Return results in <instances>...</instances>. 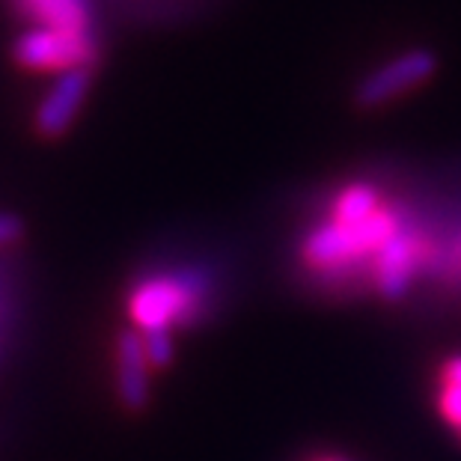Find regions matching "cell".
<instances>
[{"label":"cell","mask_w":461,"mask_h":461,"mask_svg":"<svg viewBox=\"0 0 461 461\" xmlns=\"http://www.w3.org/2000/svg\"><path fill=\"white\" fill-rule=\"evenodd\" d=\"M396 230H399L396 214L384 209V205L375 214H369L366 221L357 223L330 221L307 235V241H303V259L319 271L342 268V265H351L363 257L378 253Z\"/></svg>","instance_id":"1"},{"label":"cell","mask_w":461,"mask_h":461,"mask_svg":"<svg viewBox=\"0 0 461 461\" xmlns=\"http://www.w3.org/2000/svg\"><path fill=\"white\" fill-rule=\"evenodd\" d=\"M203 274L179 271V274H161V277L143 280L140 286L131 292V319L137 330H170L176 321L197 319L205 298Z\"/></svg>","instance_id":"2"},{"label":"cell","mask_w":461,"mask_h":461,"mask_svg":"<svg viewBox=\"0 0 461 461\" xmlns=\"http://www.w3.org/2000/svg\"><path fill=\"white\" fill-rule=\"evenodd\" d=\"M13 57L18 66L36 68V72H66V68L90 66L95 60V42L86 31L39 24L22 33L13 45Z\"/></svg>","instance_id":"3"},{"label":"cell","mask_w":461,"mask_h":461,"mask_svg":"<svg viewBox=\"0 0 461 461\" xmlns=\"http://www.w3.org/2000/svg\"><path fill=\"white\" fill-rule=\"evenodd\" d=\"M438 68V57L426 51V48H414V51H405L393 57L390 63H384L381 68H375L372 75H366L357 84L355 102L360 107H381L387 102L399 99V95L411 93L414 86L426 84Z\"/></svg>","instance_id":"4"},{"label":"cell","mask_w":461,"mask_h":461,"mask_svg":"<svg viewBox=\"0 0 461 461\" xmlns=\"http://www.w3.org/2000/svg\"><path fill=\"white\" fill-rule=\"evenodd\" d=\"M90 93V68H66L51 90L36 107V131L42 137H60L81 113V104Z\"/></svg>","instance_id":"5"},{"label":"cell","mask_w":461,"mask_h":461,"mask_svg":"<svg viewBox=\"0 0 461 461\" xmlns=\"http://www.w3.org/2000/svg\"><path fill=\"white\" fill-rule=\"evenodd\" d=\"M420 239L408 230H396L384 241V248L375 253V283L381 295L402 298L414 280V271L420 265Z\"/></svg>","instance_id":"6"},{"label":"cell","mask_w":461,"mask_h":461,"mask_svg":"<svg viewBox=\"0 0 461 461\" xmlns=\"http://www.w3.org/2000/svg\"><path fill=\"white\" fill-rule=\"evenodd\" d=\"M116 390L129 411H143L149 402V360L140 330H122L116 339Z\"/></svg>","instance_id":"7"},{"label":"cell","mask_w":461,"mask_h":461,"mask_svg":"<svg viewBox=\"0 0 461 461\" xmlns=\"http://www.w3.org/2000/svg\"><path fill=\"white\" fill-rule=\"evenodd\" d=\"M27 15H33L39 24L68 27V31H86L90 9L86 0H18Z\"/></svg>","instance_id":"8"},{"label":"cell","mask_w":461,"mask_h":461,"mask_svg":"<svg viewBox=\"0 0 461 461\" xmlns=\"http://www.w3.org/2000/svg\"><path fill=\"white\" fill-rule=\"evenodd\" d=\"M381 209L378 205V194L369 188V185H351L337 197L333 203V221L339 223H357L366 221L369 214H375Z\"/></svg>","instance_id":"9"},{"label":"cell","mask_w":461,"mask_h":461,"mask_svg":"<svg viewBox=\"0 0 461 461\" xmlns=\"http://www.w3.org/2000/svg\"><path fill=\"white\" fill-rule=\"evenodd\" d=\"M438 408L447 423L461 431V355L449 360L444 372H440Z\"/></svg>","instance_id":"10"},{"label":"cell","mask_w":461,"mask_h":461,"mask_svg":"<svg viewBox=\"0 0 461 461\" xmlns=\"http://www.w3.org/2000/svg\"><path fill=\"white\" fill-rule=\"evenodd\" d=\"M143 337V351H146V360H149V366H170L173 363V339H170V330H140Z\"/></svg>","instance_id":"11"},{"label":"cell","mask_w":461,"mask_h":461,"mask_svg":"<svg viewBox=\"0 0 461 461\" xmlns=\"http://www.w3.org/2000/svg\"><path fill=\"white\" fill-rule=\"evenodd\" d=\"M22 232H24V227H22V221H18L15 214L0 212V244L18 241V239H22Z\"/></svg>","instance_id":"12"},{"label":"cell","mask_w":461,"mask_h":461,"mask_svg":"<svg viewBox=\"0 0 461 461\" xmlns=\"http://www.w3.org/2000/svg\"><path fill=\"white\" fill-rule=\"evenodd\" d=\"M316 461H346V458H330V456H328V458H316Z\"/></svg>","instance_id":"13"}]
</instances>
